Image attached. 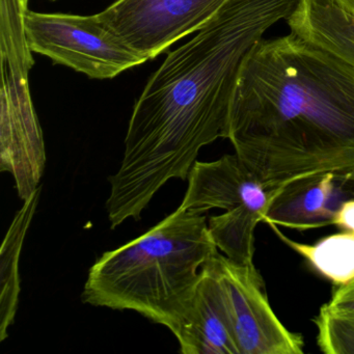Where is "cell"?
Returning <instances> with one entry per match:
<instances>
[{"label": "cell", "instance_id": "1", "mask_svg": "<svg viewBox=\"0 0 354 354\" xmlns=\"http://www.w3.org/2000/svg\"><path fill=\"white\" fill-rule=\"evenodd\" d=\"M299 0H230L152 74L126 132L117 173L109 179L111 229L140 221L171 179L186 181L203 147L227 138L230 106L242 64Z\"/></svg>", "mask_w": 354, "mask_h": 354}, {"label": "cell", "instance_id": "2", "mask_svg": "<svg viewBox=\"0 0 354 354\" xmlns=\"http://www.w3.org/2000/svg\"><path fill=\"white\" fill-rule=\"evenodd\" d=\"M227 140L268 188L354 169V70L290 32L263 39L242 64Z\"/></svg>", "mask_w": 354, "mask_h": 354}, {"label": "cell", "instance_id": "3", "mask_svg": "<svg viewBox=\"0 0 354 354\" xmlns=\"http://www.w3.org/2000/svg\"><path fill=\"white\" fill-rule=\"evenodd\" d=\"M217 252L207 217L179 207L140 237L99 257L82 301L134 310L176 335L192 312L203 266Z\"/></svg>", "mask_w": 354, "mask_h": 354}, {"label": "cell", "instance_id": "4", "mask_svg": "<svg viewBox=\"0 0 354 354\" xmlns=\"http://www.w3.org/2000/svg\"><path fill=\"white\" fill-rule=\"evenodd\" d=\"M30 0H0V171L13 176L26 201L40 186L46 151L30 88L35 66L26 35Z\"/></svg>", "mask_w": 354, "mask_h": 354}, {"label": "cell", "instance_id": "5", "mask_svg": "<svg viewBox=\"0 0 354 354\" xmlns=\"http://www.w3.org/2000/svg\"><path fill=\"white\" fill-rule=\"evenodd\" d=\"M187 181L180 208L202 214L213 208L227 211L208 219L211 237L230 260L254 266V230L263 221L272 189L236 154L209 162L196 160Z\"/></svg>", "mask_w": 354, "mask_h": 354}, {"label": "cell", "instance_id": "6", "mask_svg": "<svg viewBox=\"0 0 354 354\" xmlns=\"http://www.w3.org/2000/svg\"><path fill=\"white\" fill-rule=\"evenodd\" d=\"M26 35L32 53L90 80H113L147 62L105 28L97 15L28 11Z\"/></svg>", "mask_w": 354, "mask_h": 354}, {"label": "cell", "instance_id": "7", "mask_svg": "<svg viewBox=\"0 0 354 354\" xmlns=\"http://www.w3.org/2000/svg\"><path fill=\"white\" fill-rule=\"evenodd\" d=\"M216 279L233 325L240 354H301L304 339L275 315L254 266H244L217 252L204 264Z\"/></svg>", "mask_w": 354, "mask_h": 354}, {"label": "cell", "instance_id": "8", "mask_svg": "<svg viewBox=\"0 0 354 354\" xmlns=\"http://www.w3.org/2000/svg\"><path fill=\"white\" fill-rule=\"evenodd\" d=\"M230 0H117L96 14L101 24L146 61L194 34Z\"/></svg>", "mask_w": 354, "mask_h": 354}, {"label": "cell", "instance_id": "9", "mask_svg": "<svg viewBox=\"0 0 354 354\" xmlns=\"http://www.w3.org/2000/svg\"><path fill=\"white\" fill-rule=\"evenodd\" d=\"M354 200V169L312 174L272 189L262 223L306 231L333 225L344 203Z\"/></svg>", "mask_w": 354, "mask_h": 354}, {"label": "cell", "instance_id": "10", "mask_svg": "<svg viewBox=\"0 0 354 354\" xmlns=\"http://www.w3.org/2000/svg\"><path fill=\"white\" fill-rule=\"evenodd\" d=\"M175 337L183 354H240L223 292L204 266L192 312Z\"/></svg>", "mask_w": 354, "mask_h": 354}, {"label": "cell", "instance_id": "11", "mask_svg": "<svg viewBox=\"0 0 354 354\" xmlns=\"http://www.w3.org/2000/svg\"><path fill=\"white\" fill-rule=\"evenodd\" d=\"M286 22L290 32L354 70V14L335 0H299Z\"/></svg>", "mask_w": 354, "mask_h": 354}, {"label": "cell", "instance_id": "12", "mask_svg": "<svg viewBox=\"0 0 354 354\" xmlns=\"http://www.w3.org/2000/svg\"><path fill=\"white\" fill-rule=\"evenodd\" d=\"M42 187L24 201L16 213L0 252V341H5L17 313L20 294L19 259L26 234L32 225Z\"/></svg>", "mask_w": 354, "mask_h": 354}, {"label": "cell", "instance_id": "13", "mask_svg": "<svg viewBox=\"0 0 354 354\" xmlns=\"http://www.w3.org/2000/svg\"><path fill=\"white\" fill-rule=\"evenodd\" d=\"M268 225L286 245L335 285H345L354 279V232L344 231L306 244L290 239L277 225Z\"/></svg>", "mask_w": 354, "mask_h": 354}, {"label": "cell", "instance_id": "14", "mask_svg": "<svg viewBox=\"0 0 354 354\" xmlns=\"http://www.w3.org/2000/svg\"><path fill=\"white\" fill-rule=\"evenodd\" d=\"M314 323L321 351L326 354H354V314L333 310L324 304Z\"/></svg>", "mask_w": 354, "mask_h": 354}, {"label": "cell", "instance_id": "15", "mask_svg": "<svg viewBox=\"0 0 354 354\" xmlns=\"http://www.w3.org/2000/svg\"><path fill=\"white\" fill-rule=\"evenodd\" d=\"M326 304L333 310L354 314V279L345 285L337 286Z\"/></svg>", "mask_w": 354, "mask_h": 354}, {"label": "cell", "instance_id": "16", "mask_svg": "<svg viewBox=\"0 0 354 354\" xmlns=\"http://www.w3.org/2000/svg\"><path fill=\"white\" fill-rule=\"evenodd\" d=\"M333 225L343 231L354 232V200L348 201L342 205L333 218Z\"/></svg>", "mask_w": 354, "mask_h": 354}, {"label": "cell", "instance_id": "17", "mask_svg": "<svg viewBox=\"0 0 354 354\" xmlns=\"http://www.w3.org/2000/svg\"><path fill=\"white\" fill-rule=\"evenodd\" d=\"M341 7L354 14V0H335Z\"/></svg>", "mask_w": 354, "mask_h": 354}, {"label": "cell", "instance_id": "18", "mask_svg": "<svg viewBox=\"0 0 354 354\" xmlns=\"http://www.w3.org/2000/svg\"><path fill=\"white\" fill-rule=\"evenodd\" d=\"M49 1H57V0H49Z\"/></svg>", "mask_w": 354, "mask_h": 354}]
</instances>
